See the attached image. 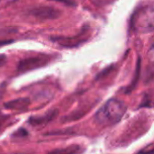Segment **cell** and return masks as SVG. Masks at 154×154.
<instances>
[{
	"label": "cell",
	"instance_id": "6da1fadb",
	"mask_svg": "<svg viewBox=\"0 0 154 154\" xmlns=\"http://www.w3.org/2000/svg\"><path fill=\"white\" fill-rule=\"evenodd\" d=\"M126 106L118 99H110L96 114L95 120L100 125H112L116 124L125 115Z\"/></svg>",
	"mask_w": 154,
	"mask_h": 154
},
{
	"label": "cell",
	"instance_id": "7a4b0ae2",
	"mask_svg": "<svg viewBox=\"0 0 154 154\" xmlns=\"http://www.w3.org/2000/svg\"><path fill=\"white\" fill-rule=\"evenodd\" d=\"M132 28L140 33L154 31V1L138 7L133 14Z\"/></svg>",
	"mask_w": 154,
	"mask_h": 154
},
{
	"label": "cell",
	"instance_id": "3957f363",
	"mask_svg": "<svg viewBox=\"0 0 154 154\" xmlns=\"http://www.w3.org/2000/svg\"><path fill=\"white\" fill-rule=\"evenodd\" d=\"M50 61V56L42 55L36 57H30L22 60L17 67L19 72H27L32 69H36L47 65Z\"/></svg>",
	"mask_w": 154,
	"mask_h": 154
},
{
	"label": "cell",
	"instance_id": "277c9868",
	"mask_svg": "<svg viewBox=\"0 0 154 154\" xmlns=\"http://www.w3.org/2000/svg\"><path fill=\"white\" fill-rule=\"evenodd\" d=\"M30 15L38 20H53L60 15V11L51 6H37L30 10Z\"/></svg>",
	"mask_w": 154,
	"mask_h": 154
},
{
	"label": "cell",
	"instance_id": "5b68a950",
	"mask_svg": "<svg viewBox=\"0 0 154 154\" xmlns=\"http://www.w3.org/2000/svg\"><path fill=\"white\" fill-rule=\"evenodd\" d=\"M29 99L28 98H18L15 100L9 101L5 103V106L8 109H14V110H23L29 106Z\"/></svg>",
	"mask_w": 154,
	"mask_h": 154
},
{
	"label": "cell",
	"instance_id": "8992f818",
	"mask_svg": "<svg viewBox=\"0 0 154 154\" xmlns=\"http://www.w3.org/2000/svg\"><path fill=\"white\" fill-rule=\"evenodd\" d=\"M83 152L82 148L79 145H71L66 148L61 149H56L48 154H80Z\"/></svg>",
	"mask_w": 154,
	"mask_h": 154
},
{
	"label": "cell",
	"instance_id": "52a82bcc",
	"mask_svg": "<svg viewBox=\"0 0 154 154\" xmlns=\"http://www.w3.org/2000/svg\"><path fill=\"white\" fill-rule=\"evenodd\" d=\"M57 115L56 111L51 112L49 114H47L46 116H42V117H32L30 120V123L33 125H44L46 123H48L49 121H51L55 116Z\"/></svg>",
	"mask_w": 154,
	"mask_h": 154
},
{
	"label": "cell",
	"instance_id": "ba28073f",
	"mask_svg": "<svg viewBox=\"0 0 154 154\" xmlns=\"http://www.w3.org/2000/svg\"><path fill=\"white\" fill-rule=\"evenodd\" d=\"M140 71H141V60L139 59V60H138V63H137V67H136L135 75H134V79L133 80V82H132L131 86L128 88V91H127V92H131V91H132V90L134 88V87L136 86V84H137V81H138V79H139Z\"/></svg>",
	"mask_w": 154,
	"mask_h": 154
},
{
	"label": "cell",
	"instance_id": "9c48e42d",
	"mask_svg": "<svg viewBox=\"0 0 154 154\" xmlns=\"http://www.w3.org/2000/svg\"><path fill=\"white\" fill-rule=\"evenodd\" d=\"M14 42V40L12 39H5V40H0V48L5 46V45H7V44H10Z\"/></svg>",
	"mask_w": 154,
	"mask_h": 154
},
{
	"label": "cell",
	"instance_id": "30bf717a",
	"mask_svg": "<svg viewBox=\"0 0 154 154\" xmlns=\"http://www.w3.org/2000/svg\"><path fill=\"white\" fill-rule=\"evenodd\" d=\"M5 61H6V57L4 54H1L0 55V67L3 66Z\"/></svg>",
	"mask_w": 154,
	"mask_h": 154
},
{
	"label": "cell",
	"instance_id": "8fae6325",
	"mask_svg": "<svg viewBox=\"0 0 154 154\" xmlns=\"http://www.w3.org/2000/svg\"><path fill=\"white\" fill-rule=\"evenodd\" d=\"M149 55H150L151 59H152V60H154V43H153V44H152V48H151V50H150Z\"/></svg>",
	"mask_w": 154,
	"mask_h": 154
}]
</instances>
